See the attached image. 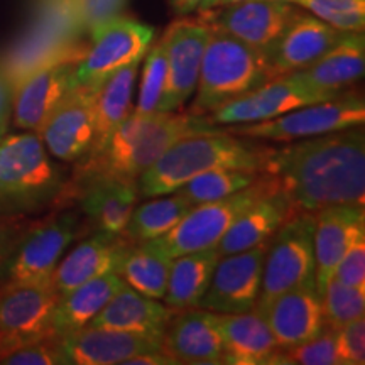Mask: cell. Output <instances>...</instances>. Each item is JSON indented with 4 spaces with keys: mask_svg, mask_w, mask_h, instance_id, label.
I'll return each instance as SVG.
<instances>
[{
    "mask_svg": "<svg viewBox=\"0 0 365 365\" xmlns=\"http://www.w3.org/2000/svg\"><path fill=\"white\" fill-rule=\"evenodd\" d=\"M6 365H66L58 336L22 344L0 357Z\"/></svg>",
    "mask_w": 365,
    "mask_h": 365,
    "instance_id": "obj_40",
    "label": "cell"
},
{
    "mask_svg": "<svg viewBox=\"0 0 365 365\" xmlns=\"http://www.w3.org/2000/svg\"><path fill=\"white\" fill-rule=\"evenodd\" d=\"M139 200L134 182L91 180L80 185V207L100 232L122 235Z\"/></svg>",
    "mask_w": 365,
    "mask_h": 365,
    "instance_id": "obj_29",
    "label": "cell"
},
{
    "mask_svg": "<svg viewBox=\"0 0 365 365\" xmlns=\"http://www.w3.org/2000/svg\"><path fill=\"white\" fill-rule=\"evenodd\" d=\"M59 346L66 365H124L139 354L163 350V339L112 328L83 327L59 336Z\"/></svg>",
    "mask_w": 365,
    "mask_h": 365,
    "instance_id": "obj_19",
    "label": "cell"
},
{
    "mask_svg": "<svg viewBox=\"0 0 365 365\" xmlns=\"http://www.w3.org/2000/svg\"><path fill=\"white\" fill-rule=\"evenodd\" d=\"M264 150L266 145L262 143L232 134L225 127L217 132L182 137L137 180V191L143 198L175 193L191 178L217 168L262 173Z\"/></svg>",
    "mask_w": 365,
    "mask_h": 365,
    "instance_id": "obj_3",
    "label": "cell"
},
{
    "mask_svg": "<svg viewBox=\"0 0 365 365\" xmlns=\"http://www.w3.org/2000/svg\"><path fill=\"white\" fill-rule=\"evenodd\" d=\"M220 259L217 247L176 255L171 259L170 277L163 301L173 309L198 308Z\"/></svg>",
    "mask_w": 365,
    "mask_h": 365,
    "instance_id": "obj_32",
    "label": "cell"
},
{
    "mask_svg": "<svg viewBox=\"0 0 365 365\" xmlns=\"http://www.w3.org/2000/svg\"><path fill=\"white\" fill-rule=\"evenodd\" d=\"M276 188H279L277 182L264 173L257 181L234 195L217 202L195 205L173 230L159 239L149 240V244L171 259L181 254L217 247L242 212Z\"/></svg>",
    "mask_w": 365,
    "mask_h": 365,
    "instance_id": "obj_8",
    "label": "cell"
},
{
    "mask_svg": "<svg viewBox=\"0 0 365 365\" xmlns=\"http://www.w3.org/2000/svg\"><path fill=\"white\" fill-rule=\"evenodd\" d=\"M173 313L175 309L164 301L149 298L124 282L86 327L112 328L163 339Z\"/></svg>",
    "mask_w": 365,
    "mask_h": 365,
    "instance_id": "obj_25",
    "label": "cell"
},
{
    "mask_svg": "<svg viewBox=\"0 0 365 365\" xmlns=\"http://www.w3.org/2000/svg\"><path fill=\"white\" fill-rule=\"evenodd\" d=\"M6 132H7V125H2V127H0V139H2V135L6 134Z\"/></svg>",
    "mask_w": 365,
    "mask_h": 365,
    "instance_id": "obj_50",
    "label": "cell"
},
{
    "mask_svg": "<svg viewBox=\"0 0 365 365\" xmlns=\"http://www.w3.org/2000/svg\"><path fill=\"white\" fill-rule=\"evenodd\" d=\"M81 31L88 38L90 31L102 22L120 16L129 0H71Z\"/></svg>",
    "mask_w": 365,
    "mask_h": 365,
    "instance_id": "obj_41",
    "label": "cell"
},
{
    "mask_svg": "<svg viewBox=\"0 0 365 365\" xmlns=\"http://www.w3.org/2000/svg\"><path fill=\"white\" fill-rule=\"evenodd\" d=\"M193 207L190 200L176 191L153 196L148 202L135 205L122 237L129 244H144L159 239L173 230Z\"/></svg>",
    "mask_w": 365,
    "mask_h": 365,
    "instance_id": "obj_33",
    "label": "cell"
},
{
    "mask_svg": "<svg viewBox=\"0 0 365 365\" xmlns=\"http://www.w3.org/2000/svg\"><path fill=\"white\" fill-rule=\"evenodd\" d=\"M170 267L171 257L150 245L149 242H144V244L127 245L118 262L117 274L132 289L149 298L163 301L166 294Z\"/></svg>",
    "mask_w": 365,
    "mask_h": 365,
    "instance_id": "obj_34",
    "label": "cell"
},
{
    "mask_svg": "<svg viewBox=\"0 0 365 365\" xmlns=\"http://www.w3.org/2000/svg\"><path fill=\"white\" fill-rule=\"evenodd\" d=\"M93 91L73 86L39 127L38 135L53 158L78 163L93 143Z\"/></svg>",
    "mask_w": 365,
    "mask_h": 365,
    "instance_id": "obj_16",
    "label": "cell"
},
{
    "mask_svg": "<svg viewBox=\"0 0 365 365\" xmlns=\"http://www.w3.org/2000/svg\"><path fill=\"white\" fill-rule=\"evenodd\" d=\"M284 2H287V0H284Z\"/></svg>",
    "mask_w": 365,
    "mask_h": 365,
    "instance_id": "obj_51",
    "label": "cell"
},
{
    "mask_svg": "<svg viewBox=\"0 0 365 365\" xmlns=\"http://www.w3.org/2000/svg\"><path fill=\"white\" fill-rule=\"evenodd\" d=\"M88 43L85 39H71L43 24L31 21L24 34L6 53L0 61V70L14 90L22 80L46 66L59 63L78 65L85 58Z\"/></svg>",
    "mask_w": 365,
    "mask_h": 365,
    "instance_id": "obj_17",
    "label": "cell"
},
{
    "mask_svg": "<svg viewBox=\"0 0 365 365\" xmlns=\"http://www.w3.org/2000/svg\"><path fill=\"white\" fill-rule=\"evenodd\" d=\"M299 11L301 7L284 0H240L205 11L208 17L202 21L213 29H220L255 49L271 54Z\"/></svg>",
    "mask_w": 365,
    "mask_h": 365,
    "instance_id": "obj_14",
    "label": "cell"
},
{
    "mask_svg": "<svg viewBox=\"0 0 365 365\" xmlns=\"http://www.w3.org/2000/svg\"><path fill=\"white\" fill-rule=\"evenodd\" d=\"M267 242L244 252L220 255L198 308L220 314L252 312L262 282Z\"/></svg>",
    "mask_w": 365,
    "mask_h": 365,
    "instance_id": "obj_15",
    "label": "cell"
},
{
    "mask_svg": "<svg viewBox=\"0 0 365 365\" xmlns=\"http://www.w3.org/2000/svg\"><path fill=\"white\" fill-rule=\"evenodd\" d=\"M59 294L49 284L0 286V357L29 341L53 335Z\"/></svg>",
    "mask_w": 365,
    "mask_h": 365,
    "instance_id": "obj_12",
    "label": "cell"
},
{
    "mask_svg": "<svg viewBox=\"0 0 365 365\" xmlns=\"http://www.w3.org/2000/svg\"><path fill=\"white\" fill-rule=\"evenodd\" d=\"M170 2L176 14H180V16H186V14L198 11L203 0H170Z\"/></svg>",
    "mask_w": 365,
    "mask_h": 365,
    "instance_id": "obj_46",
    "label": "cell"
},
{
    "mask_svg": "<svg viewBox=\"0 0 365 365\" xmlns=\"http://www.w3.org/2000/svg\"><path fill=\"white\" fill-rule=\"evenodd\" d=\"M154 36L153 26L122 14L93 27L85 58L76 65L75 86L97 90L113 73L143 59Z\"/></svg>",
    "mask_w": 365,
    "mask_h": 365,
    "instance_id": "obj_10",
    "label": "cell"
},
{
    "mask_svg": "<svg viewBox=\"0 0 365 365\" xmlns=\"http://www.w3.org/2000/svg\"><path fill=\"white\" fill-rule=\"evenodd\" d=\"M341 33H364L365 0H287Z\"/></svg>",
    "mask_w": 365,
    "mask_h": 365,
    "instance_id": "obj_37",
    "label": "cell"
},
{
    "mask_svg": "<svg viewBox=\"0 0 365 365\" xmlns=\"http://www.w3.org/2000/svg\"><path fill=\"white\" fill-rule=\"evenodd\" d=\"M276 76L267 53L210 27V38L190 113L207 117Z\"/></svg>",
    "mask_w": 365,
    "mask_h": 365,
    "instance_id": "obj_4",
    "label": "cell"
},
{
    "mask_svg": "<svg viewBox=\"0 0 365 365\" xmlns=\"http://www.w3.org/2000/svg\"><path fill=\"white\" fill-rule=\"evenodd\" d=\"M12 115V88L7 83L6 76L0 70V127L9 124V117Z\"/></svg>",
    "mask_w": 365,
    "mask_h": 365,
    "instance_id": "obj_45",
    "label": "cell"
},
{
    "mask_svg": "<svg viewBox=\"0 0 365 365\" xmlns=\"http://www.w3.org/2000/svg\"><path fill=\"white\" fill-rule=\"evenodd\" d=\"M336 352L341 365L365 364V318L360 317L336 328Z\"/></svg>",
    "mask_w": 365,
    "mask_h": 365,
    "instance_id": "obj_42",
    "label": "cell"
},
{
    "mask_svg": "<svg viewBox=\"0 0 365 365\" xmlns=\"http://www.w3.org/2000/svg\"><path fill=\"white\" fill-rule=\"evenodd\" d=\"M143 59L130 63L113 73L108 80H105L97 90L93 91V113H95V130L93 143L83 159L93 158L103 149L108 137L113 134L125 117L132 110V95L134 85L139 75V68ZM81 161V159H80Z\"/></svg>",
    "mask_w": 365,
    "mask_h": 365,
    "instance_id": "obj_30",
    "label": "cell"
},
{
    "mask_svg": "<svg viewBox=\"0 0 365 365\" xmlns=\"http://www.w3.org/2000/svg\"><path fill=\"white\" fill-rule=\"evenodd\" d=\"M124 365H178L175 359H171L170 355L163 350H153V352H144L135 355L127 360Z\"/></svg>",
    "mask_w": 365,
    "mask_h": 365,
    "instance_id": "obj_44",
    "label": "cell"
},
{
    "mask_svg": "<svg viewBox=\"0 0 365 365\" xmlns=\"http://www.w3.org/2000/svg\"><path fill=\"white\" fill-rule=\"evenodd\" d=\"M163 352L178 365H218L225 340L218 313L203 308L175 309L163 335Z\"/></svg>",
    "mask_w": 365,
    "mask_h": 365,
    "instance_id": "obj_18",
    "label": "cell"
},
{
    "mask_svg": "<svg viewBox=\"0 0 365 365\" xmlns=\"http://www.w3.org/2000/svg\"><path fill=\"white\" fill-rule=\"evenodd\" d=\"M124 281L117 271L102 274L59 296L53 313V335L63 336L80 330L97 317L107 301L120 289Z\"/></svg>",
    "mask_w": 365,
    "mask_h": 365,
    "instance_id": "obj_31",
    "label": "cell"
},
{
    "mask_svg": "<svg viewBox=\"0 0 365 365\" xmlns=\"http://www.w3.org/2000/svg\"><path fill=\"white\" fill-rule=\"evenodd\" d=\"M293 215L294 210L286 195L279 188L269 191L242 212L218 242L217 250L220 255H228L257 247L271 240L282 223Z\"/></svg>",
    "mask_w": 365,
    "mask_h": 365,
    "instance_id": "obj_27",
    "label": "cell"
},
{
    "mask_svg": "<svg viewBox=\"0 0 365 365\" xmlns=\"http://www.w3.org/2000/svg\"><path fill=\"white\" fill-rule=\"evenodd\" d=\"M365 232L364 205H330L314 212V262L317 291L323 293L357 235Z\"/></svg>",
    "mask_w": 365,
    "mask_h": 365,
    "instance_id": "obj_20",
    "label": "cell"
},
{
    "mask_svg": "<svg viewBox=\"0 0 365 365\" xmlns=\"http://www.w3.org/2000/svg\"><path fill=\"white\" fill-rule=\"evenodd\" d=\"M333 277L346 286L365 287V232L352 242Z\"/></svg>",
    "mask_w": 365,
    "mask_h": 365,
    "instance_id": "obj_43",
    "label": "cell"
},
{
    "mask_svg": "<svg viewBox=\"0 0 365 365\" xmlns=\"http://www.w3.org/2000/svg\"><path fill=\"white\" fill-rule=\"evenodd\" d=\"M314 212H299L279 227L264 255L262 282L254 312L261 314L272 299L296 287L317 289L314 262Z\"/></svg>",
    "mask_w": 365,
    "mask_h": 365,
    "instance_id": "obj_6",
    "label": "cell"
},
{
    "mask_svg": "<svg viewBox=\"0 0 365 365\" xmlns=\"http://www.w3.org/2000/svg\"><path fill=\"white\" fill-rule=\"evenodd\" d=\"M341 34V31L301 9L269 54L274 73L281 76L307 70L339 41Z\"/></svg>",
    "mask_w": 365,
    "mask_h": 365,
    "instance_id": "obj_23",
    "label": "cell"
},
{
    "mask_svg": "<svg viewBox=\"0 0 365 365\" xmlns=\"http://www.w3.org/2000/svg\"><path fill=\"white\" fill-rule=\"evenodd\" d=\"M365 38L364 33H344L328 51L298 75L308 85L323 91H345L364 76Z\"/></svg>",
    "mask_w": 365,
    "mask_h": 365,
    "instance_id": "obj_28",
    "label": "cell"
},
{
    "mask_svg": "<svg viewBox=\"0 0 365 365\" xmlns=\"http://www.w3.org/2000/svg\"><path fill=\"white\" fill-rule=\"evenodd\" d=\"M127 245L129 242L122 235L105 234L100 230L91 237H86L78 245H75V249L63 255L54 269L51 277L54 291L63 296L93 277L117 271Z\"/></svg>",
    "mask_w": 365,
    "mask_h": 365,
    "instance_id": "obj_24",
    "label": "cell"
},
{
    "mask_svg": "<svg viewBox=\"0 0 365 365\" xmlns=\"http://www.w3.org/2000/svg\"><path fill=\"white\" fill-rule=\"evenodd\" d=\"M78 234V217L61 213L14 237L0 262V286L49 284L54 269Z\"/></svg>",
    "mask_w": 365,
    "mask_h": 365,
    "instance_id": "obj_7",
    "label": "cell"
},
{
    "mask_svg": "<svg viewBox=\"0 0 365 365\" xmlns=\"http://www.w3.org/2000/svg\"><path fill=\"white\" fill-rule=\"evenodd\" d=\"M336 95L339 93L335 91L314 88L301 78L298 73H291V75L276 76L257 90L223 105L207 115V118L218 127L254 124V122L271 120L304 105L325 102Z\"/></svg>",
    "mask_w": 365,
    "mask_h": 365,
    "instance_id": "obj_11",
    "label": "cell"
},
{
    "mask_svg": "<svg viewBox=\"0 0 365 365\" xmlns=\"http://www.w3.org/2000/svg\"><path fill=\"white\" fill-rule=\"evenodd\" d=\"M63 173L38 132L4 134L0 139V213L39 210L61 195Z\"/></svg>",
    "mask_w": 365,
    "mask_h": 365,
    "instance_id": "obj_5",
    "label": "cell"
},
{
    "mask_svg": "<svg viewBox=\"0 0 365 365\" xmlns=\"http://www.w3.org/2000/svg\"><path fill=\"white\" fill-rule=\"evenodd\" d=\"M210 26L203 21H176L163 36L166 49V83L158 112H178L198 85Z\"/></svg>",
    "mask_w": 365,
    "mask_h": 365,
    "instance_id": "obj_13",
    "label": "cell"
},
{
    "mask_svg": "<svg viewBox=\"0 0 365 365\" xmlns=\"http://www.w3.org/2000/svg\"><path fill=\"white\" fill-rule=\"evenodd\" d=\"M262 173L277 182L294 213L365 203L364 125L266 145Z\"/></svg>",
    "mask_w": 365,
    "mask_h": 365,
    "instance_id": "obj_1",
    "label": "cell"
},
{
    "mask_svg": "<svg viewBox=\"0 0 365 365\" xmlns=\"http://www.w3.org/2000/svg\"><path fill=\"white\" fill-rule=\"evenodd\" d=\"M365 124L364 98L355 91H341L325 102L298 107L271 120L225 127L235 135L259 143H291L328 132Z\"/></svg>",
    "mask_w": 365,
    "mask_h": 365,
    "instance_id": "obj_9",
    "label": "cell"
},
{
    "mask_svg": "<svg viewBox=\"0 0 365 365\" xmlns=\"http://www.w3.org/2000/svg\"><path fill=\"white\" fill-rule=\"evenodd\" d=\"M143 80H140L139 98L135 108L137 113L158 112V105L161 102L164 83H166V49H164L163 38L156 44H150L148 53L144 54Z\"/></svg>",
    "mask_w": 365,
    "mask_h": 365,
    "instance_id": "obj_38",
    "label": "cell"
},
{
    "mask_svg": "<svg viewBox=\"0 0 365 365\" xmlns=\"http://www.w3.org/2000/svg\"><path fill=\"white\" fill-rule=\"evenodd\" d=\"M220 327L225 340L222 364L269 365L286 364L284 350L279 349L269 330L266 319L254 312L220 314Z\"/></svg>",
    "mask_w": 365,
    "mask_h": 365,
    "instance_id": "obj_26",
    "label": "cell"
},
{
    "mask_svg": "<svg viewBox=\"0 0 365 365\" xmlns=\"http://www.w3.org/2000/svg\"><path fill=\"white\" fill-rule=\"evenodd\" d=\"M222 129L207 117L195 113L182 115L178 112L137 113L130 110L98 154L78 161L76 185L91 180H117L137 185V180L176 140Z\"/></svg>",
    "mask_w": 365,
    "mask_h": 365,
    "instance_id": "obj_2",
    "label": "cell"
},
{
    "mask_svg": "<svg viewBox=\"0 0 365 365\" xmlns=\"http://www.w3.org/2000/svg\"><path fill=\"white\" fill-rule=\"evenodd\" d=\"M75 63H59L33 73L12 90V115L19 129L38 132L46 117L75 86Z\"/></svg>",
    "mask_w": 365,
    "mask_h": 365,
    "instance_id": "obj_22",
    "label": "cell"
},
{
    "mask_svg": "<svg viewBox=\"0 0 365 365\" xmlns=\"http://www.w3.org/2000/svg\"><path fill=\"white\" fill-rule=\"evenodd\" d=\"M286 364L298 365H341L336 352V330L327 327L304 344L284 350Z\"/></svg>",
    "mask_w": 365,
    "mask_h": 365,
    "instance_id": "obj_39",
    "label": "cell"
},
{
    "mask_svg": "<svg viewBox=\"0 0 365 365\" xmlns=\"http://www.w3.org/2000/svg\"><path fill=\"white\" fill-rule=\"evenodd\" d=\"M279 349L312 340L325 328L322 294L314 287H296L277 296L261 313Z\"/></svg>",
    "mask_w": 365,
    "mask_h": 365,
    "instance_id": "obj_21",
    "label": "cell"
},
{
    "mask_svg": "<svg viewBox=\"0 0 365 365\" xmlns=\"http://www.w3.org/2000/svg\"><path fill=\"white\" fill-rule=\"evenodd\" d=\"M235 2H240V0H218V4L215 7L218 6H228V4H235Z\"/></svg>",
    "mask_w": 365,
    "mask_h": 365,
    "instance_id": "obj_49",
    "label": "cell"
},
{
    "mask_svg": "<svg viewBox=\"0 0 365 365\" xmlns=\"http://www.w3.org/2000/svg\"><path fill=\"white\" fill-rule=\"evenodd\" d=\"M322 304L325 325L336 330V328L364 317L365 287L346 286L331 277L322 293Z\"/></svg>",
    "mask_w": 365,
    "mask_h": 365,
    "instance_id": "obj_36",
    "label": "cell"
},
{
    "mask_svg": "<svg viewBox=\"0 0 365 365\" xmlns=\"http://www.w3.org/2000/svg\"><path fill=\"white\" fill-rule=\"evenodd\" d=\"M12 240H14L12 232L6 227H0V262H2V259L6 257V254H7L9 247H11Z\"/></svg>",
    "mask_w": 365,
    "mask_h": 365,
    "instance_id": "obj_47",
    "label": "cell"
},
{
    "mask_svg": "<svg viewBox=\"0 0 365 365\" xmlns=\"http://www.w3.org/2000/svg\"><path fill=\"white\" fill-rule=\"evenodd\" d=\"M218 4V0H203L202 6H200V11H210V9H213Z\"/></svg>",
    "mask_w": 365,
    "mask_h": 365,
    "instance_id": "obj_48",
    "label": "cell"
},
{
    "mask_svg": "<svg viewBox=\"0 0 365 365\" xmlns=\"http://www.w3.org/2000/svg\"><path fill=\"white\" fill-rule=\"evenodd\" d=\"M262 175L264 173L239 170V168H217L191 178L186 185L176 190V193L185 196L193 205L217 202L247 188Z\"/></svg>",
    "mask_w": 365,
    "mask_h": 365,
    "instance_id": "obj_35",
    "label": "cell"
}]
</instances>
